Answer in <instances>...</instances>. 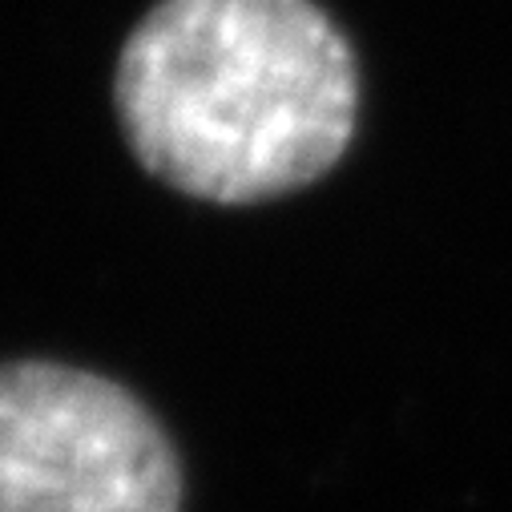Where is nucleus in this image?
<instances>
[{
	"label": "nucleus",
	"instance_id": "f257e3e1",
	"mask_svg": "<svg viewBox=\"0 0 512 512\" xmlns=\"http://www.w3.org/2000/svg\"><path fill=\"white\" fill-rule=\"evenodd\" d=\"M113 105L154 178L246 206L311 186L343 158L359 69L311 0H158L117 57Z\"/></svg>",
	"mask_w": 512,
	"mask_h": 512
},
{
	"label": "nucleus",
	"instance_id": "f03ea898",
	"mask_svg": "<svg viewBox=\"0 0 512 512\" xmlns=\"http://www.w3.org/2000/svg\"><path fill=\"white\" fill-rule=\"evenodd\" d=\"M0 512H182V464L121 383L0 363Z\"/></svg>",
	"mask_w": 512,
	"mask_h": 512
}]
</instances>
